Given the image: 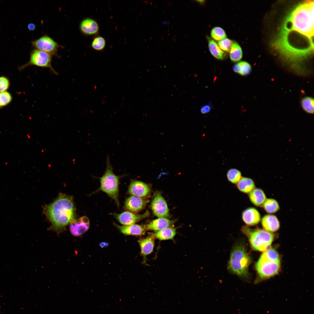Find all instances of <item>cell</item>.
<instances>
[{"mask_svg": "<svg viewBox=\"0 0 314 314\" xmlns=\"http://www.w3.org/2000/svg\"><path fill=\"white\" fill-rule=\"evenodd\" d=\"M314 25L300 18L286 17L272 41V47L291 62L302 61L313 54Z\"/></svg>", "mask_w": 314, "mask_h": 314, "instance_id": "cell-1", "label": "cell"}, {"mask_svg": "<svg viewBox=\"0 0 314 314\" xmlns=\"http://www.w3.org/2000/svg\"><path fill=\"white\" fill-rule=\"evenodd\" d=\"M43 212L51 224V228L59 233L74 220L76 208L72 196L60 193L53 202L46 205Z\"/></svg>", "mask_w": 314, "mask_h": 314, "instance_id": "cell-2", "label": "cell"}, {"mask_svg": "<svg viewBox=\"0 0 314 314\" xmlns=\"http://www.w3.org/2000/svg\"><path fill=\"white\" fill-rule=\"evenodd\" d=\"M251 258L247 254L244 245L242 242L235 245L231 253L228 268L231 272L240 276L248 275V268Z\"/></svg>", "mask_w": 314, "mask_h": 314, "instance_id": "cell-3", "label": "cell"}, {"mask_svg": "<svg viewBox=\"0 0 314 314\" xmlns=\"http://www.w3.org/2000/svg\"><path fill=\"white\" fill-rule=\"evenodd\" d=\"M280 266L279 254L273 249L264 251L256 264V270L262 278H269L276 274Z\"/></svg>", "mask_w": 314, "mask_h": 314, "instance_id": "cell-4", "label": "cell"}, {"mask_svg": "<svg viewBox=\"0 0 314 314\" xmlns=\"http://www.w3.org/2000/svg\"><path fill=\"white\" fill-rule=\"evenodd\" d=\"M121 176H117L114 173L109 157L107 156L105 172L100 178V185L99 190L106 193L113 199L118 207L119 206V181Z\"/></svg>", "mask_w": 314, "mask_h": 314, "instance_id": "cell-5", "label": "cell"}, {"mask_svg": "<svg viewBox=\"0 0 314 314\" xmlns=\"http://www.w3.org/2000/svg\"><path fill=\"white\" fill-rule=\"evenodd\" d=\"M242 231L248 238L253 249L265 251L270 249L274 239L271 233L264 229L252 230L246 226L243 227Z\"/></svg>", "mask_w": 314, "mask_h": 314, "instance_id": "cell-6", "label": "cell"}, {"mask_svg": "<svg viewBox=\"0 0 314 314\" xmlns=\"http://www.w3.org/2000/svg\"><path fill=\"white\" fill-rule=\"evenodd\" d=\"M52 56L46 52L34 49L30 53V58L28 63L23 66V68L31 65H35L42 68H48L54 74L58 73L51 65Z\"/></svg>", "mask_w": 314, "mask_h": 314, "instance_id": "cell-7", "label": "cell"}, {"mask_svg": "<svg viewBox=\"0 0 314 314\" xmlns=\"http://www.w3.org/2000/svg\"><path fill=\"white\" fill-rule=\"evenodd\" d=\"M31 44L35 49L46 52L52 56H56L58 48L61 46L53 39L47 35L33 40Z\"/></svg>", "mask_w": 314, "mask_h": 314, "instance_id": "cell-8", "label": "cell"}, {"mask_svg": "<svg viewBox=\"0 0 314 314\" xmlns=\"http://www.w3.org/2000/svg\"><path fill=\"white\" fill-rule=\"evenodd\" d=\"M151 207L154 214L158 218H167L170 217V213L167 202L159 192L154 193Z\"/></svg>", "mask_w": 314, "mask_h": 314, "instance_id": "cell-9", "label": "cell"}, {"mask_svg": "<svg viewBox=\"0 0 314 314\" xmlns=\"http://www.w3.org/2000/svg\"><path fill=\"white\" fill-rule=\"evenodd\" d=\"M128 192L132 196L145 198L150 196L151 189L146 183L140 181L133 180L130 183Z\"/></svg>", "mask_w": 314, "mask_h": 314, "instance_id": "cell-10", "label": "cell"}, {"mask_svg": "<svg viewBox=\"0 0 314 314\" xmlns=\"http://www.w3.org/2000/svg\"><path fill=\"white\" fill-rule=\"evenodd\" d=\"M149 215V212L148 211L142 214H137L128 211L120 213L114 214L116 219L124 225L135 224L138 221L147 217Z\"/></svg>", "mask_w": 314, "mask_h": 314, "instance_id": "cell-11", "label": "cell"}, {"mask_svg": "<svg viewBox=\"0 0 314 314\" xmlns=\"http://www.w3.org/2000/svg\"><path fill=\"white\" fill-rule=\"evenodd\" d=\"M90 223L88 218L83 216L77 219H74L70 223V231L73 236H80L83 234L88 229Z\"/></svg>", "mask_w": 314, "mask_h": 314, "instance_id": "cell-12", "label": "cell"}, {"mask_svg": "<svg viewBox=\"0 0 314 314\" xmlns=\"http://www.w3.org/2000/svg\"><path fill=\"white\" fill-rule=\"evenodd\" d=\"M148 201L145 198L131 196L126 199L124 207L128 211L135 213L143 209Z\"/></svg>", "mask_w": 314, "mask_h": 314, "instance_id": "cell-13", "label": "cell"}, {"mask_svg": "<svg viewBox=\"0 0 314 314\" xmlns=\"http://www.w3.org/2000/svg\"><path fill=\"white\" fill-rule=\"evenodd\" d=\"M79 29L81 32L84 35L95 36L99 33V27L96 21L87 17L84 19L81 22Z\"/></svg>", "mask_w": 314, "mask_h": 314, "instance_id": "cell-14", "label": "cell"}, {"mask_svg": "<svg viewBox=\"0 0 314 314\" xmlns=\"http://www.w3.org/2000/svg\"><path fill=\"white\" fill-rule=\"evenodd\" d=\"M174 222V220L167 218H158L145 225V226L146 230H152L156 231L171 226Z\"/></svg>", "mask_w": 314, "mask_h": 314, "instance_id": "cell-15", "label": "cell"}, {"mask_svg": "<svg viewBox=\"0 0 314 314\" xmlns=\"http://www.w3.org/2000/svg\"><path fill=\"white\" fill-rule=\"evenodd\" d=\"M114 224L122 233L127 235L141 236L144 234L146 230L145 225L134 224L120 226Z\"/></svg>", "mask_w": 314, "mask_h": 314, "instance_id": "cell-16", "label": "cell"}, {"mask_svg": "<svg viewBox=\"0 0 314 314\" xmlns=\"http://www.w3.org/2000/svg\"><path fill=\"white\" fill-rule=\"evenodd\" d=\"M141 250V254L143 257L144 263H146V256L153 251L154 246V238L151 235L138 241Z\"/></svg>", "mask_w": 314, "mask_h": 314, "instance_id": "cell-17", "label": "cell"}, {"mask_svg": "<svg viewBox=\"0 0 314 314\" xmlns=\"http://www.w3.org/2000/svg\"><path fill=\"white\" fill-rule=\"evenodd\" d=\"M242 218L247 225L253 226L256 224L260 222L261 216L256 209L253 208H250L243 212Z\"/></svg>", "mask_w": 314, "mask_h": 314, "instance_id": "cell-18", "label": "cell"}, {"mask_svg": "<svg viewBox=\"0 0 314 314\" xmlns=\"http://www.w3.org/2000/svg\"><path fill=\"white\" fill-rule=\"evenodd\" d=\"M262 226L264 230L269 232H274L279 229V222L275 215H267L264 216L261 220Z\"/></svg>", "mask_w": 314, "mask_h": 314, "instance_id": "cell-19", "label": "cell"}, {"mask_svg": "<svg viewBox=\"0 0 314 314\" xmlns=\"http://www.w3.org/2000/svg\"><path fill=\"white\" fill-rule=\"evenodd\" d=\"M176 234V229L172 226L169 227L151 234L154 239L160 240L172 239Z\"/></svg>", "mask_w": 314, "mask_h": 314, "instance_id": "cell-20", "label": "cell"}, {"mask_svg": "<svg viewBox=\"0 0 314 314\" xmlns=\"http://www.w3.org/2000/svg\"><path fill=\"white\" fill-rule=\"evenodd\" d=\"M249 197L251 202L259 207H262L266 199L264 192L259 188L254 189L249 193Z\"/></svg>", "mask_w": 314, "mask_h": 314, "instance_id": "cell-21", "label": "cell"}, {"mask_svg": "<svg viewBox=\"0 0 314 314\" xmlns=\"http://www.w3.org/2000/svg\"><path fill=\"white\" fill-rule=\"evenodd\" d=\"M208 46L211 54L217 59L222 60L226 57L225 53L219 47L217 44L212 39L208 37Z\"/></svg>", "mask_w": 314, "mask_h": 314, "instance_id": "cell-22", "label": "cell"}, {"mask_svg": "<svg viewBox=\"0 0 314 314\" xmlns=\"http://www.w3.org/2000/svg\"><path fill=\"white\" fill-rule=\"evenodd\" d=\"M238 189L245 193H250L255 188V183L253 180L249 178L242 177L237 183Z\"/></svg>", "mask_w": 314, "mask_h": 314, "instance_id": "cell-23", "label": "cell"}, {"mask_svg": "<svg viewBox=\"0 0 314 314\" xmlns=\"http://www.w3.org/2000/svg\"><path fill=\"white\" fill-rule=\"evenodd\" d=\"M233 70L235 72L245 76L249 74L251 71V65L245 61H241L234 65Z\"/></svg>", "mask_w": 314, "mask_h": 314, "instance_id": "cell-24", "label": "cell"}, {"mask_svg": "<svg viewBox=\"0 0 314 314\" xmlns=\"http://www.w3.org/2000/svg\"><path fill=\"white\" fill-rule=\"evenodd\" d=\"M229 52L230 59L233 62H238L242 58V51L241 48L236 42H233Z\"/></svg>", "mask_w": 314, "mask_h": 314, "instance_id": "cell-25", "label": "cell"}, {"mask_svg": "<svg viewBox=\"0 0 314 314\" xmlns=\"http://www.w3.org/2000/svg\"><path fill=\"white\" fill-rule=\"evenodd\" d=\"M301 104L304 110L309 114H313L314 101L313 98L310 97H305L301 101Z\"/></svg>", "mask_w": 314, "mask_h": 314, "instance_id": "cell-26", "label": "cell"}, {"mask_svg": "<svg viewBox=\"0 0 314 314\" xmlns=\"http://www.w3.org/2000/svg\"><path fill=\"white\" fill-rule=\"evenodd\" d=\"M263 206L265 210L269 213H274L276 212L279 208L277 202L272 199H266Z\"/></svg>", "mask_w": 314, "mask_h": 314, "instance_id": "cell-27", "label": "cell"}, {"mask_svg": "<svg viewBox=\"0 0 314 314\" xmlns=\"http://www.w3.org/2000/svg\"><path fill=\"white\" fill-rule=\"evenodd\" d=\"M106 44L105 39L100 36L97 35L93 38L91 47L97 51H101L105 48Z\"/></svg>", "mask_w": 314, "mask_h": 314, "instance_id": "cell-28", "label": "cell"}, {"mask_svg": "<svg viewBox=\"0 0 314 314\" xmlns=\"http://www.w3.org/2000/svg\"><path fill=\"white\" fill-rule=\"evenodd\" d=\"M210 35L212 38L217 41L226 38V35L224 31L219 27H215L212 29Z\"/></svg>", "mask_w": 314, "mask_h": 314, "instance_id": "cell-29", "label": "cell"}, {"mask_svg": "<svg viewBox=\"0 0 314 314\" xmlns=\"http://www.w3.org/2000/svg\"><path fill=\"white\" fill-rule=\"evenodd\" d=\"M227 176L228 180L233 183H237L242 177L241 172L236 169H231L228 172Z\"/></svg>", "mask_w": 314, "mask_h": 314, "instance_id": "cell-30", "label": "cell"}, {"mask_svg": "<svg viewBox=\"0 0 314 314\" xmlns=\"http://www.w3.org/2000/svg\"><path fill=\"white\" fill-rule=\"evenodd\" d=\"M233 42L226 38L218 41V45L222 51L228 53L229 52Z\"/></svg>", "mask_w": 314, "mask_h": 314, "instance_id": "cell-31", "label": "cell"}, {"mask_svg": "<svg viewBox=\"0 0 314 314\" xmlns=\"http://www.w3.org/2000/svg\"><path fill=\"white\" fill-rule=\"evenodd\" d=\"M12 97L10 93L7 92H0V108L8 104L11 101Z\"/></svg>", "mask_w": 314, "mask_h": 314, "instance_id": "cell-32", "label": "cell"}, {"mask_svg": "<svg viewBox=\"0 0 314 314\" xmlns=\"http://www.w3.org/2000/svg\"><path fill=\"white\" fill-rule=\"evenodd\" d=\"M9 85V81L6 78L3 76L0 77V92L6 90Z\"/></svg>", "mask_w": 314, "mask_h": 314, "instance_id": "cell-33", "label": "cell"}, {"mask_svg": "<svg viewBox=\"0 0 314 314\" xmlns=\"http://www.w3.org/2000/svg\"><path fill=\"white\" fill-rule=\"evenodd\" d=\"M212 106L209 104L205 105L202 106L200 109L201 112L203 114H205L210 112L212 109Z\"/></svg>", "mask_w": 314, "mask_h": 314, "instance_id": "cell-34", "label": "cell"}, {"mask_svg": "<svg viewBox=\"0 0 314 314\" xmlns=\"http://www.w3.org/2000/svg\"><path fill=\"white\" fill-rule=\"evenodd\" d=\"M28 28L30 31H34L35 29V26L33 23H31L28 25Z\"/></svg>", "mask_w": 314, "mask_h": 314, "instance_id": "cell-35", "label": "cell"}, {"mask_svg": "<svg viewBox=\"0 0 314 314\" xmlns=\"http://www.w3.org/2000/svg\"><path fill=\"white\" fill-rule=\"evenodd\" d=\"M100 246L102 248L107 247L109 245V243L107 242H102L99 243Z\"/></svg>", "mask_w": 314, "mask_h": 314, "instance_id": "cell-36", "label": "cell"}, {"mask_svg": "<svg viewBox=\"0 0 314 314\" xmlns=\"http://www.w3.org/2000/svg\"><path fill=\"white\" fill-rule=\"evenodd\" d=\"M197 1V2H198V3H200L201 4V3H203V1H204V0H202H202H198V1L197 0V1Z\"/></svg>", "mask_w": 314, "mask_h": 314, "instance_id": "cell-37", "label": "cell"}]
</instances>
